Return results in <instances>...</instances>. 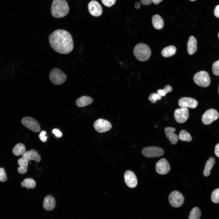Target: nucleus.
Wrapping results in <instances>:
<instances>
[{
	"mask_svg": "<svg viewBox=\"0 0 219 219\" xmlns=\"http://www.w3.org/2000/svg\"><path fill=\"white\" fill-rule=\"evenodd\" d=\"M49 40L51 47L59 53L68 54L73 49L72 36L69 33L64 30L59 29L53 32L49 37Z\"/></svg>",
	"mask_w": 219,
	"mask_h": 219,
	"instance_id": "1",
	"label": "nucleus"
},
{
	"mask_svg": "<svg viewBox=\"0 0 219 219\" xmlns=\"http://www.w3.org/2000/svg\"><path fill=\"white\" fill-rule=\"evenodd\" d=\"M69 10V7L65 0H54L53 1L51 11L52 15L54 17H64L68 14Z\"/></svg>",
	"mask_w": 219,
	"mask_h": 219,
	"instance_id": "2",
	"label": "nucleus"
},
{
	"mask_svg": "<svg viewBox=\"0 0 219 219\" xmlns=\"http://www.w3.org/2000/svg\"><path fill=\"white\" fill-rule=\"evenodd\" d=\"M133 52L135 57L138 60L144 61L149 59L151 52L150 48L147 45L143 43H139L135 46Z\"/></svg>",
	"mask_w": 219,
	"mask_h": 219,
	"instance_id": "3",
	"label": "nucleus"
},
{
	"mask_svg": "<svg viewBox=\"0 0 219 219\" xmlns=\"http://www.w3.org/2000/svg\"><path fill=\"white\" fill-rule=\"evenodd\" d=\"M67 78L66 75L57 68L52 69L49 74V78L51 82L56 85L63 84L66 80Z\"/></svg>",
	"mask_w": 219,
	"mask_h": 219,
	"instance_id": "4",
	"label": "nucleus"
},
{
	"mask_svg": "<svg viewBox=\"0 0 219 219\" xmlns=\"http://www.w3.org/2000/svg\"><path fill=\"white\" fill-rule=\"evenodd\" d=\"M193 80L197 85L203 87L208 86L210 83L209 75L205 71H201L196 73L193 76Z\"/></svg>",
	"mask_w": 219,
	"mask_h": 219,
	"instance_id": "5",
	"label": "nucleus"
},
{
	"mask_svg": "<svg viewBox=\"0 0 219 219\" xmlns=\"http://www.w3.org/2000/svg\"><path fill=\"white\" fill-rule=\"evenodd\" d=\"M169 200L172 207L177 208L180 207L183 204L184 198L181 193L174 190L170 194L169 196Z\"/></svg>",
	"mask_w": 219,
	"mask_h": 219,
	"instance_id": "6",
	"label": "nucleus"
},
{
	"mask_svg": "<svg viewBox=\"0 0 219 219\" xmlns=\"http://www.w3.org/2000/svg\"><path fill=\"white\" fill-rule=\"evenodd\" d=\"M142 155L148 158H155L160 157L164 154V151L162 148L155 146L144 148L141 151Z\"/></svg>",
	"mask_w": 219,
	"mask_h": 219,
	"instance_id": "7",
	"label": "nucleus"
},
{
	"mask_svg": "<svg viewBox=\"0 0 219 219\" xmlns=\"http://www.w3.org/2000/svg\"><path fill=\"white\" fill-rule=\"evenodd\" d=\"M21 123L25 127L33 132L37 133L40 130L39 123L32 117H24L21 120Z\"/></svg>",
	"mask_w": 219,
	"mask_h": 219,
	"instance_id": "8",
	"label": "nucleus"
},
{
	"mask_svg": "<svg viewBox=\"0 0 219 219\" xmlns=\"http://www.w3.org/2000/svg\"><path fill=\"white\" fill-rule=\"evenodd\" d=\"M219 116L218 113L216 110L211 109L204 113L202 116V120L204 124L208 125L217 120Z\"/></svg>",
	"mask_w": 219,
	"mask_h": 219,
	"instance_id": "9",
	"label": "nucleus"
},
{
	"mask_svg": "<svg viewBox=\"0 0 219 219\" xmlns=\"http://www.w3.org/2000/svg\"><path fill=\"white\" fill-rule=\"evenodd\" d=\"M96 130L98 132L104 133L109 130L112 128L111 123L108 121L99 119L96 121L93 124Z\"/></svg>",
	"mask_w": 219,
	"mask_h": 219,
	"instance_id": "10",
	"label": "nucleus"
},
{
	"mask_svg": "<svg viewBox=\"0 0 219 219\" xmlns=\"http://www.w3.org/2000/svg\"><path fill=\"white\" fill-rule=\"evenodd\" d=\"M176 120L179 123H183L188 119L189 116V112L187 108H181L176 109L174 112Z\"/></svg>",
	"mask_w": 219,
	"mask_h": 219,
	"instance_id": "11",
	"label": "nucleus"
},
{
	"mask_svg": "<svg viewBox=\"0 0 219 219\" xmlns=\"http://www.w3.org/2000/svg\"><path fill=\"white\" fill-rule=\"evenodd\" d=\"M170 169L169 164L164 158L159 160L156 163L155 170L156 172L160 175H165L169 172Z\"/></svg>",
	"mask_w": 219,
	"mask_h": 219,
	"instance_id": "12",
	"label": "nucleus"
},
{
	"mask_svg": "<svg viewBox=\"0 0 219 219\" xmlns=\"http://www.w3.org/2000/svg\"><path fill=\"white\" fill-rule=\"evenodd\" d=\"M125 182L126 185L130 188H134L137 185L136 176L134 173L130 170L126 171L124 174Z\"/></svg>",
	"mask_w": 219,
	"mask_h": 219,
	"instance_id": "13",
	"label": "nucleus"
},
{
	"mask_svg": "<svg viewBox=\"0 0 219 219\" xmlns=\"http://www.w3.org/2000/svg\"><path fill=\"white\" fill-rule=\"evenodd\" d=\"M88 9L90 14L94 16H99L102 13L101 6L98 2L95 0L91 1L89 2Z\"/></svg>",
	"mask_w": 219,
	"mask_h": 219,
	"instance_id": "14",
	"label": "nucleus"
},
{
	"mask_svg": "<svg viewBox=\"0 0 219 219\" xmlns=\"http://www.w3.org/2000/svg\"><path fill=\"white\" fill-rule=\"evenodd\" d=\"M178 104L182 108H195L197 106L198 102L195 99L183 97L179 100Z\"/></svg>",
	"mask_w": 219,
	"mask_h": 219,
	"instance_id": "15",
	"label": "nucleus"
},
{
	"mask_svg": "<svg viewBox=\"0 0 219 219\" xmlns=\"http://www.w3.org/2000/svg\"><path fill=\"white\" fill-rule=\"evenodd\" d=\"M44 209L47 211H51L55 208L56 201L54 198L52 196L48 195L44 198L43 203Z\"/></svg>",
	"mask_w": 219,
	"mask_h": 219,
	"instance_id": "16",
	"label": "nucleus"
},
{
	"mask_svg": "<svg viewBox=\"0 0 219 219\" xmlns=\"http://www.w3.org/2000/svg\"><path fill=\"white\" fill-rule=\"evenodd\" d=\"M175 130L174 127H167L165 129V135L172 144H175L178 141V136L174 133Z\"/></svg>",
	"mask_w": 219,
	"mask_h": 219,
	"instance_id": "17",
	"label": "nucleus"
},
{
	"mask_svg": "<svg viewBox=\"0 0 219 219\" xmlns=\"http://www.w3.org/2000/svg\"><path fill=\"white\" fill-rule=\"evenodd\" d=\"M22 158L28 162L33 160L37 162H39L41 160V157L38 153L34 150L25 151L22 155Z\"/></svg>",
	"mask_w": 219,
	"mask_h": 219,
	"instance_id": "18",
	"label": "nucleus"
},
{
	"mask_svg": "<svg viewBox=\"0 0 219 219\" xmlns=\"http://www.w3.org/2000/svg\"><path fill=\"white\" fill-rule=\"evenodd\" d=\"M187 50L190 55L193 54L197 50V41L193 36L189 37L187 43Z\"/></svg>",
	"mask_w": 219,
	"mask_h": 219,
	"instance_id": "19",
	"label": "nucleus"
},
{
	"mask_svg": "<svg viewBox=\"0 0 219 219\" xmlns=\"http://www.w3.org/2000/svg\"><path fill=\"white\" fill-rule=\"evenodd\" d=\"M93 99L88 96H83L77 99L75 104L79 107H82L88 105L92 103Z\"/></svg>",
	"mask_w": 219,
	"mask_h": 219,
	"instance_id": "20",
	"label": "nucleus"
},
{
	"mask_svg": "<svg viewBox=\"0 0 219 219\" xmlns=\"http://www.w3.org/2000/svg\"><path fill=\"white\" fill-rule=\"evenodd\" d=\"M152 22L153 27L156 29H161L163 27L164 21L162 18L158 15L156 14L153 16Z\"/></svg>",
	"mask_w": 219,
	"mask_h": 219,
	"instance_id": "21",
	"label": "nucleus"
},
{
	"mask_svg": "<svg viewBox=\"0 0 219 219\" xmlns=\"http://www.w3.org/2000/svg\"><path fill=\"white\" fill-rule=\"evenodd\" d=\"M18 164L19 165L17 170L21 174L25 173L27 170L28 162L23 158H19L18 160Z\"/></svg>",
	"mask_w": 219,
	"mask_h": 219,
	"instance_id": "22",
	"label": "nucleus"
},
{
	"mask_svg": "<svg viewBox=\"0 0 219 219\" xmlns=\"http://www.w3.org/2000/svg\"><path fill=\"white\" fill-rule=\"evenodd\" d=\"M176 47L172 45L168 46L162 50L161 54L163 57H168L174 55L176 53Z\"/></svg>",
	"mask_w": 219,
	"mask_h": 219,
	"instance_id": "23",
	"label": "nucleus"
},
{
	"mask_svg": "<svg viewBox=\"0 0 219 219\" xmlns=\"http://www.w3.org/2000/svg\"><path fill=\"white\" fill-rule=\"evenodd\" d=\"M215 162V159L213 157H211L207 162L203 174L204 176L207 177L210 174V171L212 169Z\"/></svg>",
	"mask_w": 219,
	"mask_h": 219,
	"instance_id": "24",
	"label": "nucleus"
},
{
	"mask_svg": "<svg viewBox=\"0 0 219 219\" xmlns=\"http://www.w3.org/2000/svg\"><path fill=\"white\" fill-rule=\"evenodd\" d=\"M26 151L25 145L22 143H18L16 144L12 149V153L16 156L23 155Z\"/></svg>",
	"mask_w": 219,
	"mask_h": 219,
	"instance_id": "25",
	"label": "nucleus"
},
{
	"mask_svg": "<svg viewBox=\"0 0 219 219\" xmlns=\"http://www.w3.org/2000/svg\"><path fill=\"white\" fill-rule=\"evenodd\" d=\"M36 185L35 181L31 178H28L24 179L21 183V185L26 188H34Z\"/></svg>",
	"mask_w": 219,
	"mask_h": 219,
	"instance_id": "26",
	"label": "nucleus"
},
{
	"mask_svg": "<svg viewBox=\"0 0 219 219\" xmlns=\"http://www.w3.org/2000/svg\"><path fill=\"white\" fill-rule=\"evenodd\" d=\"M178 137L180 140L182 141L190 142L192 140V137L189 134L184 130L180 131Z\"/></svg>",
	"mask_w": 219,
	"mask_h": 219,
	"instance_id": "27",
	"label": "nucleus"
},
{
	"mask_svg": "<svg viewBox=\"0 0 219 219\" xmlns=\"http://www.w3.org/2000/svg\"><path fill=\"white\" fill-rule=\"evenodd\" d=\"M201 215V212L199 208L195 207L190 211L188 219H200Z\"/></svg>",
	"mask_w": 219,
	"mask_h": 219,
	"instance_id": "28",
	"label": "nucleus"
},
{
	"mask_svg": "<svg viewBox=\"0 0 219 219\" xmlns=\"http://www.w3.org/2000/svg\"><path fill=\"white\" fill-rule=\"evenodd\" d=\"M172 90V87L169 85H167L165 86L163 89H158L157 91V92L162 96H164L166 93L171 92Z\"/></svg>",
	"mask_w": 219,
	"mask_h": 219,
	"instance_id": "29",
	"label": "nucleus"
},
{
	"mask_svg": "<svg viewBox=\"0 0 219 219\" xmlns=\"http://www.w3.org/2000/svg\"><path fill=\"white\" fill-rule=\"evenodd\" d=\"M211 200L214 203H219V188L215 189L212 192L211 195Z\"/></svg>",
	"mask_w": 219,
	"mask_h": 219,
	"instance_id": "30",
	"label": "nucleus"
},
{
	"mask_svg": "<svg viewBox=\"0 0 219 219\" xmlns=\"http://www.w3.org/2000/svg\"><path fill=\"white\" fill-rule=\"evenodd\" d=\"M149 100L152 103H155L157 100L162 99V96L158 93L153 92L148 97Z\"/></svg>",
	"mask_w": 219,
	"mask_h": 219,
	"instance_id": "31",
	"label": "nucleus"
},
{
	"mask_svg": "<svg viewBox=\"0 0 219 219\" xmlns=\"http://www.w3.org/2000/svg\"><path fill=\"white\" fill-rule=\"evenodd\" d=\"M213 73L217 76H219V60L214 62L212 66Z\"/></svg>",
	"mask_w": 219,
	"mask_h": 219,
	"instance_id": "32",
	"label": "nucleus"
},
{
	"mask_svg": "<svg viewBox=\"0 0 219 219\" xmlns=\"http://www.w3.org/2000/svg\"><path fill=\"white\" fill-rule=\"evenodd\" d=\"M7 179V177L4 169L2 168H0V182H4Z\"/></svg>",
	"mask_w": 219,
	"mask_h": 219,
	"instance_id": "33",
	"label": "nucleus"
},
{
	"mask_svg": "<svg viewBox=\"0 0 219 219\" xmlns=\"http://www.w3.org/2000/svg\"><path fill=\"white\" fill-rule=\"evenodd\" d=\"M103 4L108 7H110L115 3L116 0H101Z\"/></svg>",
	"mask_w": 219,
	"mask_h": 219,
	"instance_id": "34",
	"label": "nucleus"
},
{
	"mask_svg": "<svg viewBox=\"0 0 219 219\" xmlns=\"http://www.w3.org/2000/svg\"><path fill=\"white\" fill-rule=\"evenodd\" d=\"M46 132L44 131H42L39 135V137L41 140L43 142H45L47 141V137L45 136Z\"/></svg>",
	"mask_w": 219,
	"mask_h": 219,
	"instance_id": "35",
	"label": "nucleus"
},
{
	"mask_svg": "<svg viewBox=\"0 0 219 219\" xmlns=\"http://www.w3.org/2000/svg\"><path fill=\"white\" fill-rule=\"evenodd\" d=\"M52 133L55 135L56 137H61L62 136V133L59 130L55 129L52 130Z\"/></svg>",
	"mask_w": 219,
	"mask_h": 219,
	"instance_id": "36",
	"label": "nucleus"
},
{
	"mask_svg": "<svg viewBox=\"0 0 219 219\" xmlns=\"http://www.w3.org/2000/svg\"><path fill=\"white\" fill-rule=\"evenodd\" d=\"M154 0H141V3L144 5H148L153 2Z\"/></svg>",
	"mask_w": 219,
	"mask_h": 219,
	"instance_id": "37",
	"label": "nucleus"
},
{
	"mask_svg": "<svg viewBox=\"0 0 219 219\" xmlns=\"http://www.w3.org/2000/svg\"><path fill=\"white\" fill-rule=\"evenodd\" d=\"M214 14L216 17L219 18V5H217L215 7L214 11Z\"/></svg>",
	"mask_w": 219,
	"mask_h": 219,
	"instance_id": "38",
	"label": "nucleus"
},
{
	"mask_svg": "<svg viewBox=\"0 0 219 219\" xmlns=\"http://www.w3.org/2000/svg\"><path fill=\"white\" fill-rule=\"evenodd\" d=\"M215 154L216 156L219 157V143L215 146L214 150Z\"/></svg>",
	"mask_w": 219,
	"mask_h": 219,
	"instance_id": "39",
	"label": "nucleus"
},
{
	"mask_svg": "<svg viewBox=\"0 0 219 219\" xmlns=\"http://www.w3.org/2000/svg\"><path fill=\"white\" fill-rule=\"evenodd\" d=\"M141 6V3L139 2H137L134 4V7L136 9H139Z\"/></svg>",
	"mask_w": 219,
	"mask_h": 219,
	"instance_id": "40",
	"label": "nucleus"
},
{
	"mask_svg": "<svg viewBox=\"0 0 219 219\" xmlns=\"http://www.w3.org/2000/svg\"><path fill=\"white\" fill-rule=\"evenodd\" d=\"M162 0H154L153 3L155 4H157L160 2Z\"/></svg>",
	"mask_w": 219,
	"mask_h": 219,
	"instance_id": "41",
	"label": "nucleus"
},
{
	"mask_svg": "<svg viewBox=\"0 0 219 219\" xmlns=\"http://www.w3.org/2000/svg\"><path fill=\"white\" fill-rule=\"evenodd\" d=\"M190 0V1H196V0Z\"/></svg>",
	"mask_w": 219,
	"mask_h": 219,
	"instance_id": "42",
	"label": "nucleus"
},
{
	"mask_svg": "<svg viewBox=\"0 0 219 219\" xmlns=\"http://www.w3.org/2000/svg\"><path fill=\"white\" fill-rule=\"evenodd\" d=\"M218 92H219V87H218Z\"/></svg>",
	"mask_w": 219,
	"mask_h": 219,
	"instance_id": "43",
	"label": "nucleus"
},
{
	"mask_svg": "<svg viewBox=\"0 0 219 219\" xmlns=\"http://www.w3.org/2000/svg\"><path fill=\"white\" fill-rule=\"evenodd\" d=\"M218 37H219V33H218Z\"/></svg>",
	"mask_w": 219,
	"mask_h": 219,
	"instance_id": "44",
	"label": "nucleus"
}]
</instances>
